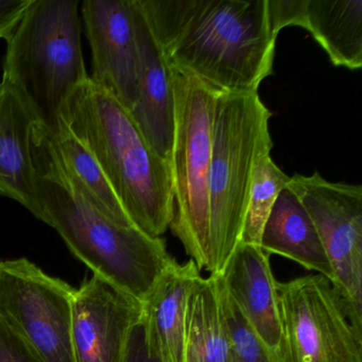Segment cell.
<instances>
[{
	"mask_svg": "<svg viewBox=\"0 0 362 362\" xmlns=\"http://www.w3.org/2000/svg\"><path fill=\"white\" fill-rule=\"evenodd\" d=\"M171 69L221 93L258 92L277 37L268 0H137Z\"/></svg>",
	"mask_w": 362,
	"mask_h": 362,
	"instance_id": "1",
	"label": "cell"
},
{
	"mask_svg": "<svg viewBox=\"0 0 362 362\" xmlns=\"http://www.w3.org/2000/svg\"><path fill=\"white\" fill-rule=\"evenodd\" d=\"M37 219L58 232L69 251L93 272L137 302H145L160 277L177 262L162 237L122 224L95 209L76 189L41 139Z\"/></svg>",
	"mask_w": 362,
	"mask_h": 362,
	"instance_id": "2",
	"label": "cell"
},
{
	"mask_svg": "<svg viewBox=\"0 0 362 362\" xmlns=\"http://www.w3.org/2000/svg\"><path fill=\"white\" fill-rule=\"evenodd\" d=\"M60 126L98 163L134 226L151 237L165 234L173 219L170 167L128 110L88 78L63 107Z\"/></svg>",
	"mask_w": 362,
	"mask_h": 362,
	"instance_id": "3",
	"label": "cell"
},
{
	"mask_svg": "<svg viewBox=\"0 0 362 362\" xmlns=\"http://www.w3.org/2000/svg\"><path fill=\"white\" fill-rule=\"evenodd\" d=\"M77 0H31L7 40L3 77L24 97L41 134L58 132L73 93L88 81Z\"/></svg>",
	"mask_w": 362,
	"mask_h": 362,
	"instance_id": "4",
	"label": "cell"
},
{
	"mask_svg": "<svg viewBox=\"0 0 362 362\" xmlns=\"http://www.w3.org/2000/svg\"><path fill=\"white\" fill-rule=\"evenodd\" d=\"M271 117L258 92L219 93L209 182L211 275L221 274L240 241L256 160L273 148Z\"/></svg>",
	"mask_w": 362,
	"mask_h": 362,
	"instance_id": "5",
	"label": "cell"
},
{
	"mask_svg": "<svg viewBox=\"0 0 362 362\" xmlns=\"http://www.w3.org/2000/svg\"><path fill=\"white\" fill-rule=\"evenodd\" d=\"M173 71L175 126L169 167L173 194L170 228L200 270L209 268V182L214 115L219 90Z\"/></svg>",
	"mask_w": 362,
	"mask_h": 362,
	"instance_id": "6",
	"label": "cell"
},
{
	"mask_svg": "<svg viewBox=\"0 0 362 362\" xmlns=\"http://www.w3.org/2000/svg\"><path fill=\"white\" fill-rule=\"evenodd\" d=\"M281 336L277 362H362L356 330L329 279L313 274L276 283Z\"/></svg>",
	"mask_w": 362,
	"mask_h": 362,
	"instance_id": "7",
	"label": "cell"
},
{
	"mask_svg": "<svg viewBox=\"0 0 362 362\" xmlns=\"http://www.w3.org/2000/svg\"><path fill=\"white\" fill-rule=\"evenodd\" d=\"M287 187L308 211L332 267L330 283L362 334V186L334 183L315 173H296Z\"/></svg>",
	"mask_w": 362,
	"mask_h": 362,
	"instance_id": "8",
	"label": "cell"
},
{
	"mask_svg": "<svg viewBox=\"0 0 362 362\" xmlns=\"http://www.w3.org/2000/svg\"><path fill=\"white\" fill-rule=\"evenodd\" d=\"M75 290L27 258L0 262V315L44 362H76Z\"/></svg>",
	"mask_w": 362,
	"mask_h": 362,
	"instance_id": "9",
	"label": "cell"
},
{
	"mask_svg": "<svg viewBox=\"0 0 362 362\" xmlns=\"http://www.w3.org/2000/svg\"><path fill=\"white\" fill-rule=\"evenodd\" d=\"M80 16L92 54L90 79L130 112L139 66L132 0H86Z\"/></svg>",
	"mask_w": 362,
	"mask_h": 362,
	"instance_id": "10",
	"label": "cell"
},
{
	"mask_svg": "<svg viewBox=\"0 0 362 362\" xmlns=\"http://www.w3.org/2000/svg\"><path fill=\"white\" fill-rule=\"evenodd\" d=\"M143 305L93 275L75 290L73 346L76 362H124L129 337Z\"/></svg>",
	"mask_w": 362,
	"mask_h": 362,
	"instance_id": "11",
	"label": "cell"
},
{
	"mask_svg": "<svg viewBox=\"0 0 362 362\" xmlns=\"http://www.w3.org/2000/svg\"><path fill=\"white\" fill-rule=\"evenodd\" d=\"M276 37L286 27L306 29L334 66L362 67V0H268Z\"/></svg>",
	"mask_w": 362,
	"mask_h": 362,
	"instance_id": "12",
	"label": "cell"
},
{
	"mask_svg": "<svg viewBox=\"0 0 362 362\" xmlns=\"http://www.w3.org/2000/svg\"><path fill=\"white\" fill-rule=\"evenodd\" d=\"M39 122L11 82H0V196L39 214V171L35 143Z\"/></svg>",
	"mask_w": 362,
	"mask_h": 362,
	"instance_id": "13",
	"label": "cell"
},
{
	"mask_svg": "<svg viewBox=\"0 0 362 362\" xmlns=\"http://www.w3.org/2000/svg\"><path fill=\"white\" fill-rule=\"evenodd\" d=\"M136 33L137 100L129 113L154 151L169 164L175 126L173 71L156 44L137 0H132Z\"/></svg>",
	"mask_w": 362,
	"mask_h": 362,
	"instance_id": "14",
	"label": "cell"
},
{
	"mask_svg": "<svg viewBox=\"0 0 362 362\" xmlns=\"http://www.w3.org/2000/svg\"><path fill=\"white\" fill-rule=\"evenodd\" d=\"M219 276L252 329L275 353L281 336V313L268 254L239 241Z\"/></svg>",
	"mask_w": 362,
	"mask_h": 362,
	"instance_id": "15",
	"label": "cell"
},
{
	"mask_svg": "<svg viewBox=\"0 0 362 362\" xmlns=\"http://www.w3.org/2000/svg\"><path fill=\"white\" fill-rule=\"evenodd\" d=\"M200 272L194 260L175 262L143 303L146 342L158 362H184L188 300Z\"/></svg>",
	"mask_w": 362,
	"mask_h": 362,
	"instance_id": "16",
	"label": "cell"
},
{
	"mask_svg": "<svg viewBox=\"0 0 362 362\" xmlns=\"http://www.w3.org/2000/svg\"><path fill=\"white\" fill-rule=\"evenodd\" d=\"M260 247L268 255L283 256L332 281V267L317 228L290 188L279 192L264 223Z\"/></svg>",
	"mask_w": 362,
	"mask_h": 362,
	"instance_id": "17",
	"label": "cell"
},
{
	"mask_svg": "<svg viewBox=\"0 0 362 362\" xmlns=\"http://www.w3.org/2000/svg\"><path fill=\"white\" fill-rule=\"evenodd\" d=\"M40 139L92 206L119 223L134 226L98 163L69 129L60 126L54 136L40 134Z\"/></svg>",
	"mask_w": 362,
	"mask_h": 362,
	"instance_id": "18",
	"label": "cell"
},
{
	"mask_svg": "<svg viewBox=\"0 0 362 362\" xmlns=\"http://www.w3.org/2000/svg\"><path fill=\"white\" fill-rule=\"evenodd\" d=\"M184 362H234L216 275L201 276L190 293Z\"/></svg>",
	"mask_w": 362,
	"mask_h": 362,
	"instance_id": "19",
	"label": "cell"
},
{
	"mask_svg": "<svg viewBox=\"0 0 362 362\" xmlns=\"http://www.w3.org/2000/svg\"><path fill=\"white\" fill-rule=\"evenodd\" d=\"M271 150L262 152L256 160L250 189L247 211L243 221L240 243L260 247V239L266 220L279 197L287 187L289 175H286L271 158Z\"/></svg>",
	"mask_w": 362,
	"mask_h": 362,
	"instance_id": "20",
	"label": "cell"
},
{
	"mask_svg": "<svg viewBox=\"0 0 362 362\" xmlns=\"http://www.w3.org/2000/svg\"><path fill=\"white\" fill-rule=\"evenodd\" d=\"M216 276L222 313L232 346L233 361L277 362L274 351L269 349L258 338L245 315L228 296L221 277L219 275Z\"/></svg>",
	"mask_w": 362,
	"mask_h": 362,
	"instance_id": "21",
	"label": "cell"
},
{
	"mask_svg": "<svg viewBox=\"0 0 362 362\" xmlns=\"http://www.w3.org/2000/svg\"><path fill=\"white\" fill-rule=\"evenodd\" d=\"M0 362H44L0 315Z\"/></svg>",
	"mask_w": 362,
	"mask_h": 362,
	"instance_id": "22",
	"label": "cell"
},
{
	"mask_svg": "<svg viewBox=\"0 0 362 362\" xmlns=\"http://www.w3.org/2000/svg\"><path fill=\"white\" fill-rule=\"evenodd\" d=\"M30 3L31 0H0V40L9 39Z\"/></svg>",
	"mask_w": 362,
	"mask_h": 362,
	"instance_id": "23",
	"label": "cell"
},
{
	"mask_svg": "<svg viewBox=\"0 0 362 362\" xmlns=\"http://www.w3.org/2000/svg\"><path fill=\"white\" fill-rule=\"evenodd\" d=\"M124 362H158L152 355L145 338L143 322L139 320L129 337Z\"/></svg>",
	"mask_w": 362,
	"mask_h": 362,
	"instance_id": "24",
	"label": "cell"
}]
</instances>
